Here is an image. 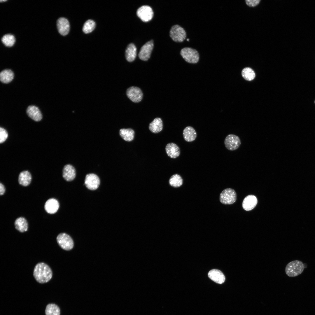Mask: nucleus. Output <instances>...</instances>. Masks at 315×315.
I'll return each mask as SVG.
<instances>
[{"instance_id":"nucleus-1","label":"nucleus","mask_w":315,"mask_h":315,"mask_svg":"<svg viewBox=\"0 0 315 315\" xmlns=\"http://www.w3.org/2000/svg\"><path fill=\"white\" fill-rule=\"evenodd\" d=\"M33 276L38 283L43 284L49 281L52 278V273L50 267L43 262L37 263L35 266Z\"/></svg>"},{"instance_id":"nucleus-2","label":"nucleus","mask_w":315,"mask_h":315,"mask_svg":"<svg viewBox=\"0 0 315 315\" xmlns=\"http://www.w3.org/2000/svg\"><path fill=\"white\" fill-rule=\"evenodd\" d=\"M299 260L292 261L286 265L285 271L286 275L291 277H295L301 274L307 265Z\"/></svg>"},{"instance_id":"nucleus-3","label":"nucleus","mask_w":315,"mask_h":315,"mask_svg":"<svg viewBox=\"0 0 315 315\" xmlns=\"http://www.w3.org/2000/svg\"><path fill=\"white\" fill-rule=\"evenodd\" d=\"M180 54L186 61L190 63H197L200 58L198 52L191 48L185 47L182 48L180 51Z\"/></svg>"},{"instance_id":"nucleus-4","label":"nucleus","mask_w":315,"mask_h":315,"mask_svg":"<svg viewBox=\"0 0 315 315\" xmlns=\"http://www.w3.org/2000/svg\"><path fill=\"white\" fill-rule=\"evenodd\" d=\"M170 36L176 42H181L186 38V33L184 29L179 25L173 26L170 31Z\"/></svg>"},{"instance_id":"nucleus-5","label":"nucleus","mask_w":315,"mask_h":315,"mask_svg":"<svg viewBox=\"0 0 315 315\" xmlns=\"http://www.w3.org/2000/svg\"><path fill=\"white\" fill-rule=\"evenodd\" d=\"M237 195L235 191L231 188L223 190L220 195V201L224 204H231L236 201Z\"/></svg>"},{"instance_id":"nucleus-6","label":"nucleus","mask_w":315,"mask_h":315,"mask_svg":"<svg viewBox=\"0 0 315 315\" xmlns=\"http://www.w3.org/2000/svg\"><path fill=\"white\" fill-rule=\"evenodd\" d=\"M56 239L58 245L64 250H70L73 247L74 242L72 239L66 233H60L57 235Z\"/></svg>"},{"instance_id":"nucleus-7","label":"nucleus","mask_w":315,"mask_h":315,"mask_svg":"<svg viewBox=\"0 0 315 315\" xmlns=\"http://www.w3.org/2000/svg\"><path fill=\"white\" fill-rule=\"evenodd\" d=\"M224 143L226 148L229 150L233 151L237 149L241 144L239 138L233 134L227 135L225 137Z\"/></svg>"},{"instance_id":"nucleus-8","label":"nucleus","mask_w":315,"mask_h":315,"mask_svg":"<svg viewBox=\"0 0 315 315\" xmlns=\"http://www.w3.org/2000/svg\"><path fill=\"white\" fill-rule=\"evenodd\" d=\"M137 16L143 22H147L151 20L153 16L152 8L147 5L143 6L137 10Z\"/></svg>"},{"instance_id":"nucleus-9","label":"nucleus","mask_w":315,"mask_h":315,"mask_svg":"<svg viewBox=\"0 0 315 315\" xmlns=\"http://www.w3.org/2000/svg\"><path fill=\"white\" fill-rule=\"evenodd\" d=\"M100 183V179L97 175L92 173L86 175L84 184L88 189L95 190L98 188Z\"/></svg>"},{"instance_id":"nucleus-10","label":"nucleus","mask_w":315,"mask_h":315,"mask_svg":"<svg viewBox=\"0 0 315 315\" xmlns=\"http://www.w3.org/2000/svg\"><path fill=\"white\" fill-rule=\"evenodd\" d=\"M126 94L131 100L135 103L140 102L143 96L141 90L139 88L134 86L128 88L126 91Z\"/></svg>"},{"instance_id":"nucleus-11","label":"nucleus","mask_w":315,"mask_h":315,"mask_svg":"<svg viewBox=\"0 0 315 315\" xmlns=\"http://www.w3.org/2000/svg\"><path fill=\"white\" fill-rule=\"evenodd\" d=\"M153 46L152 40L146 43L141 48L138 55L139 58L143 61L147 60L150 57Z\"/></svg>"},{"instance_id":"nucleus-12","label":"nucleus","mask_w":315,"mask_h":315,"mask_svg":"<svg viewBox=\"0 0 315 315\" xmlns=\"http://www.w3.org/2000/svg\"><path fill=\"white\" fill-rule=\"evenodd\" d=\"M57 24L58 31L61 35L65 36L68 34L69 31L70 24L66 18H60L57 21Z\"/></svg>"},{"instance_id":"nucleus-13","label":"nucleus","mask_w":315,"mask_h":315,"mask_svg":"<svg viewBox=\"0 0 315 315\" xmlns=\"http://www.w3.org/2000/svg\"><path fill=\"white\" fill-rule=\"evenodd\" d=\"M165 150L167 155L171 158H176L180 154L179 147L176 144L173 142L167 144L165 146Z\"/></svg>"},{"instance_id":"nucleus-14","label":"nucleus","mask_w":315,"mask_h":315,"mask_svg":"<svg viewBox=\"0 0 315 315\" xmlns=\"http://www.w3.org/2000/svg\"><path fill=\"white\" fill-rule=\"evenodd\" d=\"M258 202L256 197L253 195L247 196L244 199L242 202V207L246 211H249L253 209L256 206Z\"/></svg>"},{"instance_id":"nucleus-15","label":"nucleus","mask_w":315,"mask_h":315,"mask_svg":"<svg viewBox=\"0 0 315 315\" xmlns=\"http://www.w3.org/2000/svg\"><path fill=\"white\" fill-rule=\"evenodd\" d=\"M209 278L215 282L222 284L225 280V277L223 273L220 270L217 269L211 270L208 273Z\"/></svg>"},{"instance_id":"nucleus-16","label":"nucleus","mask_w":315,"mask_h":315,"mask_svg":"<svg viewBox=\"0 0 315 315\" xmlns=\"http://www.w3.org/2000/svg\"><path fill=\"white\" fill-rule=\"evenodd\" d=\"M76 172L75 169L72 165L68 164L64 167L62 172L63 178L67 181L73 180L75 177Z\"/></svg>"},{"instance_id":"nucleus-17","label":"nucleus","mask_w":315,"mask_h":315,"mask_svg":"<svg viewBox=\"0 0 315 315\" xmlns=\"http://www.w3.org/2000/svg\"><path fill=\"white\" fill-rule=\"evenodd\" d=\"M59 207V202L54 198H50L46 202L44 208L46 211L50 214H54L58 210Z\"/></svg>"},{"instance_id":"nucleus-18","label":"nucleus","mask_w":315,"mask_h":315,"mask_svg":"<svg viewBox=\"0 0 315 315\" xmlns=\"http://www.w3.org/2000/svg\"><path fill=\"white\" fill-rule=\"evenodd\" d=\"M28 115L36 121L41 120L42 118V114L38 108L34 106H29L27 110Z\"/></svg>"},{"instance_id":"nucleus-19","label":"nucleus","mask_w":315,"mask_h":315,"mask_svg":"<svg viewBox=\"0 0 315 315\" xmlns=\"http://www.w3.org/2000/svg\"><path fill=\"white\" fill-rule=\"evenodd\" d=\"M183 138L186 141L191 142L194 141L197 137V132L192 127L188 126L183 130Z\"/></svg>"},{"instance_id":"nucleus-20","label":"nucleus","mask_w":315,"mask_h":315,"mask_svg":"<svg viewBox=\"0 0 315 315\" xmlns=\"http://www.w3.org/2000/svg\"><path fill=\"white\" fill-rule=\"evenodd\" d=\"M149 129L152 132L157 133L160 132L163 128L162 120L160 118H155L149 124Z\"/></svg>"},{"instance_id":"nucleus-21","label":"nucleus","mask_w":315,"mask_h":315,"mask_svg":"<svg viewBox=\"0 0 315 315\" xmlns=\"http://www.w3.org/2000/svg\"><path fill=\"white\" fill-rule=\"evenodd\" d=\"M119 133L121 137L126 141L130 142L134 139L135 132L132 128L121 129L119 130Z\"/></svg>"},{"instance_id":"nucleus-22","label":"nucleus","mask_w":315,"mask_h":315,"mask_svg":"<svg viewBox=\"0 0 315 315\" xmlns=\"http://www.w3.org/2000/svg\"><path fill=\"white\" fill-rule=\"evenodd\" d=\"M136 55V48L132 43L130 44L127 47L125 52L126 60L129 62L133 61Z\"/></svg>"},{"instance_id":"nucleus-23","label":"nucleus","mask_w":315,"mask_h":315,"mask_svg":"<svg viewBox=\"0 0 315 315\" xmlns=\"http://www.w3.org/2000/svg\"><path fill=\"white\" fill-rule=\"evenodd\" d=\"M32 176L30 173L27 171H22L20 173L18 177L19 183L23 186H27L31 183Z\"/></svg>"},{"instance_id":"nucleus-24","label":"nucleus","mask_w":315,"mask_h":315,"mask_svg":"<svg viewBox=\"0 0 315 315\" xmlns=\"http://www.w3.org/2000/svg\"><path fill=\"white\" fill-rule=\"evenodd\" d=\"M14 225L15 229L21 232L26 231L28 228V224L26 220L23 217L17 218L15 221Z\"/></svg>"},{"instance_id":"nucleus-25","label":"nucleus","mask_w":315,"mask_h":315,"mask_svg":"<svg viewBox=\"0 0 315 315\" xmlns=\"http://www.w3.org/2000/svg\"><path fill=\"white\" fill-rule=\"evenodd\" d=\"M14 76V73L11 70L5 69L0 73V80L3 83H8L13 80Z\"/></svg>"},{"instance_id":"nucleus-26","label":"nucleus","mask_w":315,"mask_h":315,"mask_svg":"<svg viewBox=\"0 0 315 315\" xmlns=\"http://www.w3.org/2000/svg\"><path fill=\"white\" fill-rule=\"evenodd\" d=\"M170 185L174 187L177 188L181 186L183 183L182 177L178 174H175L171 176L169 180Z\"/></svg>"},{"instance_id":"nucleus-27","label":"nucleus","mask_w":315,"mask_h":315,"mask_svg":"<svg viewBox=\"0 0 315 315\" xmlns=\"http://www.w3.org/2000/svg\"><path fill=\"white\" fill-rule=\"evenodd\" d=\"M45 312L46 315H60V310L56 304H50L46 306Z\"/></svg>"},{"instance_id":"nucleus-28","label":"nucleus","mask_w":315,"mask_h":315,"mask_svg":"<svg viewBox=\"0 0 315 315\" xmlns=\"http://www.w3.org/2000/svg\"><path fill=\"white\" fill-rule=\"evenodd\" d=\"M242 74L244 78L248 81L252 80L255 77L254 71L249 67L244 68L242 71Z\"/></svg>"},{"instance_id":"nucleus-29","label":"nucleus","mask_w":315,"mask_h":315,"mask_svg":"<svg viewBox=\"0 0 315 315\" xmlns=\"http://www.w3.org/2000/svg\"><path fill=\"white\" fill-rule=\"evenodd\" d=\"M1 41L6 46L11 47L14 44L15 39L14 36L12 34H7L4 35L2 38Z\"/></svg>"},{"instance_id":"nucleus-30","label":"nucleus","mask_w":315,"mask_h":315,"mask_svg":"<svg viewBox=\"0 0 315 315\" xmlns=\"http://www.w3.org/2000/svg\"><path fill=\"white\" fill-rule=\"evenodd\" d=\"M95 27V22L92 20H88L84 23L83 27V31L85 34L89 33L94 30Z\"/></svg>"},{"instance_id":"nucleus-31","label":"nucleus","mask_w":315,"mask_h":315,"mask_svg":"<svg viewBox=\"0 0 315 315\" xmlns=\"http://www.w3.org/2000/svg\"><path fill=\"white\" fill-rule=\"evenodd\" d=\"M8 137V134L5 129L3 128H0V143L1 144L5 141Z\"/></svg>"},{"instance_id":"nucleus-32","label":"nucleus","mask_w":315,"mask_h":315,"mask_svg":"<svg viewBox=\"0 0 315 315\" xmlns=\"http://www.w3.org/2000/svg\"><path fill=\"white\" fill-rule=\"evenodd\" d=\"M260 0H246V4L250 6H254L258 5L260 2Z\"/></svg>"},{"instance_id":"nucleus-33","label":"nucleus","mask_w":315,"mask_h":315,"mask_svg":"<svg viewBox=\"0 0 315 315\" xmlns=\"http://www.w3.org/2000/svg\"><path fill=\"white\" fill-rule=\"evenodd\" d=\"M5 189L4 185L1 183H0V195H3L5 192Z\"/></svg>"},{"instance_id":"nucleus-34","label":"nucleus","mask_w":315,"mask_h":315,"mask_svg":"<svg viewBox=\"0 0 315 315\" xmlns=\"http://www.w3.org/2000/svg\"><path fill=\"white\" fill-rule=\"evenodd\" d=\"M7 1V0H1V1H0V2H4V1Z\"/></svg>"},{"instance_id":"nucleus-35","label":"nucleus","mask_w":315,"mask_h":315,"mask_svg":"<svg viewBox=\"0 0 315 315\" xmlns=\"http://www.w3.org/2000/svg\"><path fill=\"white\" fill-rule=\"evenodd\" d=\"M187 41H189V39H187Z\"/></svg>"},{"instance_id":"nucleus-36","label":"nucleus","mask_w":315,"mask_h":315,"mask_svg":"<svg viewBox=\"0 0 315 315\" xmlns=\"http://www.w3.org/2000/svg\"><path fill=\"white\" fill-rule=\"evenodd\" d=\"M314 103L315 104V100L314 101Z\"/></svg>"}]
</instances>
